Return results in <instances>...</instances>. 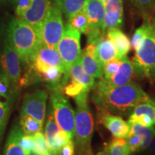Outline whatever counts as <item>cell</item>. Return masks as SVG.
Returning a JSON list of instances; mask_svg holds the SVG:
<instances>
[{"label":"cell","mask_w":155,"mask_h":155,"mask_svg":"<svg viewBox=\"0 0 155 155\" xmlns=\"http://www.w3.org/2000/svg\"><path fill=\"white\" fill-rule=\"evenodd\" d=\"M92 101L98 111V116L109 113L114 115H130L136 106L149 98L136 83L112 87L104 78L95 83Z\"/></svg>","instance_id":"1"},{"label":"cell","mask_w":155,"mask_h":155,"mask_svg":"<svg viewBox=\"0 0 155 155\" xmlns=\"http://www.w3.org/2000/svg\"><path fill=\"white\" fill-rule=\"evenodd\" d=\"M7 41L17 52L22 62L30 65L42 45L40 32L19 18H12L9 22Z\"/></svg>","instance_id":"2"},{"label":"cell","mask_w":155,"mask_h":155,"mask_svg":"<svg viewBox=\"0 0 155 155\" xmlns=\"http://www.w3.org/2000/svg\"><path fill=\"white\" fill-rule=\"evenodd\" d=\"M146 32L132 60L135 75L139 78L155 80V15L145 14Z\"/></svg>","instance_id":"3"},{"label":"cell","mask_w":155,"mask_h":155,"mask_svg":"<svg viewBox=\"0 0 155 155\" xmlns=\"http://www.w3.org/2000/svg\"><path fill=\"white\" fill-rule=\"evenodd\" d=\"M88 93L83 92L75 97L74 137L78 155H93L91 139L94 120L88 106Z\"/></svg>","instance_id":"4"},{"label":"cell","mask_w":155,"mask_h":155,"mask_svg":"<svg viewBox=\"0 0 155 155\" xmlns=\"http://www.w3.org/2000/svg\"><path fill=\"white\" fill-rule=\"evenodd\" d=\"M57 50L65 69V74L61 83L62 88H63L68 81L71 68L81 57V32L67 25L57 45Z\"/></svg>","instance_id":"5"},{"label":"cell","mask_w":155,"mask_h":155,"mask_svg":"<svg viewBox=\"0 0 155 155\" xmlns=\"http://www.w3.org/2000/svg\"><path fill=\"white\" fill-rule=\"evenodd\" d=\"M50 105L54 118L61 130L66 134L70 139L74 137L75 111L68 101L63 96L60 88H51Z\"/></svg>","instance_id":"6"},{"label":"cell","mask_w":155,"mask_h":155,"mask_svg":"<svg viewBox=\"0 0 155 155\" xmlns=\"http://www.w3.org/2000/svg\"><path fill=\"white\" fill-rule=\"evenodd\" d=\"M64 28L63 12L61 8L58 5H51L40 28L42 44L53 49H57Z\"/></svg>","instance_id":"7"},{"label":"cell","mask_w":155,"mask_h":155,"mask_svg":"<svg viewBox=\"0 0 155 155\" xmlns=\"http://www.w3.org/2000/svg\"><path fill=\"white\" fill-rule=\"evenodd\" d=\"M21 62L18 54L6 40L0 55V75L9 81L14 91L21 87L22 79Z\"/></svg>","instance_id":"8"},{"label":"cell","mask_w":155,"mask_h":155,"mask_svg":"<svg viewBox=\"0 0 155 155\" xmlns=\"http://www.w3.org/2000/svg\"><path fill=\"white\" fill-rule=\"evenodd\" d=\"M88 22V44H94L102 38V27L105 17V5L102 0H87L84 7Z\"/></svg>","instance_id":"9"},{"label":"cell","mask_w":155,"mask_h":155,"mask_svg":"<svg viewBox=\"0 0 155 155\" xmlns=\"http://www.w3.org/2000/svg\"><path fill=\"white\" fill-rule=\"evenodd\" d=\"M48 94L45 91L28 94L23 99L21 115L29 116L43 124L45 117Z\"/></svg>","instance_id":"10"},{"label":"cell","mask_w":155,"mask_h":155,"mask_svg":"<svg viewBox=\"0 0 155 155\" xmlns=\"http://www.w3.org/2000/svg\"><path fill=\"white\" fill-rule=\"evenodd\" d=\"M31 68L36 73L47 67L58 68L65 74V69L57 49H53L42 44L34 55L30 63Z\"/></svg>","instance_id":"11"},{"label":"cell","mask_w":155,"mask_h":155,"mask_svg":"<svg viewBox=\"0 0 155 155\" xmlns=\"http://www.w3.org/2000/svg\"><path fill=\"white\" fill-rule=\"evenodd\" d=\"M123 22V0H109L105 4V17L102 27L103 36H106L112 30L120 29Z\"/></svg>","instance_id":"12"},{"label":"cell","mask_w":155,"mask_h":155,"mask_svg":"<svg viewBox=\"0 0 155 155\" xmlns=\"http://www.w3.org/2000/svg\"><path fill=\"white\" fill-rule=\"evenodd\" d=\"M51 4L48 0H32L30 7L20 19L35 28L40 32V28Z\"/></svg>","instance_id":"13"},{"label":"cell","mask_w":155,"mask_h":155,"mask_svg":"<svg viewBox=\"0 0 155 155\" xmlns=\"http://www.w3.org/2000/svg\"><path fill=\"white\" fill-rule=\"evenodd\" d=\"M98 117L99 122L111 132L114 137L126 139L129 136L130 125L121 116L106 113L98 116Z\"/></svg>","instance_id":"14"},{"label":"cell","mask_w":155,"mask_h":155,"mask_svg":"<svg viewBox=\"0 0 155 155\" xmlns=\"http://www.w3.org/2000/svg\"><path fill=\"white\" fill-rule=\"evenodd\" d=\"M81 59L85 73L95 78H101L103 77L102 65L96 58V45L94 44H88L82 51Z\"/></svg>","instance_id":"15"},{"label":"cell","mask_w":155,"mask_h":155,"mask_svg":"<svg viewBox=\"0 0 155 155\" xmlns=\"http://www.w3.org/2000/svg\"><path fill=\"white\" fill-rule=\"evenodd\" d=\"M121 63L118 72L110 79H105L110 86L115 87L128 84L131 82L135 74L132 62L127 55L121 58Z\"/></svg>","instance_id":"16"},{"label":"cell","mask_w":155,"mask_h":155,"mask_svg":"<svg viewBox=\"0 0 155 155\" xmlns=\"http://www.w3.org/2000/svg\"><path fill=\"white\" fill-rule=\"evenodd\" d=\"M106 37L113 42L116 50V58L121 59L124 57L130 51L131 41L120 29L112 30L106 34Z\"/></svg>","instance_id":"17"},{"label":"cell","mask_w":155,"mask_h":155,"mask_svg":"<svg viewBox=\"0 0 155 155\" xmlns=\"http://www.w3.org/2000/svg\"><path fill=\"white\" fill-rule=\"evenodd\" d=\"M96 55L101 65L116 58V50L113 42L106 36L101 38L96 42Z\"/></svg>","instance_id":"18"},{"label":"cell","mask_w":155,"mask_h":155,"mask_svg":"<svg viewBox=\"0 0 155 155\" xmlns=\"http://www.w3.org/2000/svg\"><path fill=\"white\" fill-rule=\"evenodd\" d=\"M23 132L19 126L12 129L6 142L4 155H28L19 144V139Z\"/></svg>","instance_id":"19"},{"label":"cell","mask_w":155,"mask_h":155,"mask_svg":"<svg viewBox=\"0 0 155 155\" xmlns=\"http://www.w3.org/2000/svg\"><path fill=\"white\" fill-rule=\"evenodd\" d=\"M40 78L48 83V88H60L63 90L61 83L64 73L61 69L55 67H47L37 73Z\"/></svg>","instance_id":"20"},{"label":"cell","mask_w":155,"mask_h":155,"mask_svg":"<svg viewBox=\"0 0 155 155\" xmlns=\"http://www.w3.org/2000/svg\"><path fill=\"white\" fill-rule=\"evenodd\" d=\"M87 0H59L58 6L68 20L84 9Z\"/></svg>","instance_id":"21"},{"label":"cell","mask_w":155,"mask_h":155,"mask_svg":"<svg viewBox=\"0 0 155 155\" xmlns=\"http://www.w3.org/2000/svg\"><path fill=\"white\" fill-rule=\"evenodd\" d=\"M155 134V128L152 127H144L138 124H135L130 126V131L129 136L132 134L140 135L142 137V143L140 148V151L144 150L147 148L150 144L151 139Z\"/></svg>","instance_id":"22"},{"label":"cell","mask_w":155,"mask_h":155,"mask_svg":"<svg viewBox=\"0 0 155 155\" xmlns=\"http://www.w3.org/2000/svg\"><path fill=\"white\" fill-rule=\"evenodd\" d=\"M12 99V96L0 94V141L2 139L4 131L10 114Z\"/></svg>","instance_id":"23"},{"label":"cell","mask_w":155,"mask_h":155,"mask_svg":"<svg viewBox=\"0 0 155 155\" xmlns=\"http://www.w3.org/2000/svg\"><path fill=\"white\" fill-rule=\"evenodd\" d=\"M104 149L108 155H132L124 138L114 137Z\"/></svg>","instance_id":"24"},{"label":"cell","mask_w":155,"mask_h":155,"mask_svg":"<svg viewBox=\"0 0 155 155\" xmlns=\"http://www.w3.org/2000/svg\"><path fill=\"white\" fill-rule=\"evenodd\" d=\"M42 125L41 123L29 116H20V127L22 132L25 135L33 136L35 134L42 131Z\"/></svg>","instance_id":"25"},{"label":"cell","mask_w":155,"mask_h":155,"mask_svg":"<svg viewBox=\"0 0 155 155\" xmlns=\"http://www.w3.org/2000/svg\"><path fill=\"white\" fill-rule=\"evenodd\" d=\"M131 114L149 116L153 120L155 124V99L149 97L147 100L136 106Z\"/></svg>","instance_id":"26"},{"label":"cell","mask_w":155,"mask_h":155,"mask_svg":"<svg viewBox=\"0 0 155 155\" xmlns=\"http://www.w3.org/2000/svg\"><path fill=\"white\" fill-rule=\"evenodd\" d=\"M34 139V149L32 151L33 155H53L46 139L45 136L42 131L32 136Z\"/></svg>","instance_id":"27"},{"label":"cell","mask_w":155,"mask_h":155,"mask_svg":"<svg viewBox=\"0 0 155 155\" xmlns=\"http://www.w3.org/2000/svg\"><path fill=\"white\" fill-rule=\"evenodd\" d=\"M71 28L81 32L86 35L88 31V22L86 14L84 10L79 12L78 13L71 17L68 20V24Z\"/></svg>","instance_id":"28"},{"label":"cell","mask_w":155,"mask_h":155,"mask_svg":"<svg viewBox=\"0 0 155 155\" xmlns=\"http://www.w3.org/2000/svg\"><path fill=\"white\" fill-rule=\"evenodd\" d=\"M63 91L65 95L70 97L75 98L78 95H79L83 92H89L90 91L83 83L77 82V81H71L69 83L65 85L63 88Z\"/></svg>","instance_id":"29"},{"label":"cell","mask_w":155,"mask_h":155,"mask_svg":"<svg viewBox=\"0 0 155 155\" xmlns=\"http://www.w3.org/2000/svg\"><path fill=\"white\" fill-rule=\"evenodd\" d=\"M121 63V59L115 58V59L106 62V63L102 65L103 75H104V77L102 78H104L106 80H108L113 77L119 71Z\"/></svg>","instance_id":"30"},{"label":"cell","mask_w":155,"mask_h":155,"mask_svg":"<svg viewBox=\"0 0 155 155\" xmlns=\"http://www.w3.org/2000/svg\"><path fill=\"white\" fill-rule=\"evenodd\" d=\"M129 2L136 9L145 12L144 15L155 7V0H129Z\"/></svg>","instance_id":"31"},{"label":"cell","mask_w":155,"mask_h":155,"mask_svg":"<svg viewBox=\"0 0 155 155\" xmlns=\"http://www.w3.org/2000/svg\"><path fill=\"white\" fill-rule=\"evenodd\" d=\"M126 140L131 154L140 151L141 143H142V137L140 135H129L126 138Z\"/></svg>","instance_id":"32"},{"label":"cell","mask_w":155,"mask_h":155,"mask_svg":"<svg viewBox=\"0 0 155 155\" xmlns=\"http://www.w3.org/2000/svg\"><path fill=\"white\" fill-rule=\"evenodd\" d=\"M145 32H146V25H145V23L143 22L142 25L139 28H137L134 33L133 34L131 41V47H132L133 49L136 50L139 47V44H140L141 41L145 35Z\"/></svg>","instance_id":"33"},{"label":"cell","mask_w":155,"mask_h":155,"mask_svg":"<svg viewBox=\"0 0 155 155\" xmlns=\"http://www.w3.org/2000/svg\"><path fill=\"white\" fill-rule=\"evenodd\" d=\"M19 144L27 154L30 155L32 153L34 149L35 144L33 137L30 135H25L23 134L19 139Z\"/></svg>","instance_id":"34"},{"label":"cell","mask_w":155,"mask_h":155,"mask_svg":"<svg viewBox=\"0 0 155 155\" xmlns=\"http://www.w3.org/2000/svg\"><path fill=\"white\" fill-rule=\"evenodd\" d=\"M15 1L16 2L15 13H16L17 18H20L30 7L32 0H15Z\"/></svg>","instance_id":"35"},{"label":"cell","mask_w":155,"mask_h":155,"mask_svg":"<svg viewBox=\"0 0 155 155\" xmlns=\"http://www.w3.org/2000/svg\"><path fill=\"white\" fill-rule=\"evenodd\" d=\"M75 144L73 139H71L65 144L61 151V155H74Z\"/></svg>","instance_id":"36"},{"label":"cell","mask_w":155,"mask_h":155,"mask_svg":"<svg viewBox=\"0 0 155 155\" xmlns=\"http://www.w3.org/2000/svg\"><path fill=\"white\" fill-rule=\"evenodd\" d=\"M149 147H150L151 152L155 153V134L152 137V139H151L150 144H149Z\"/></svg>","instance_id":"37"},{"label":"cell","mask_w":155,"mask_h":155,"mask_svg":"<svg viewBox=\"0 0 155 155\" xmlns=\"http://www.w3.org/2000/svg\"><path fill=\"white\" fill-rule=\"evenodd\" d=\"M50 2V3L51 4V5H55L58 6V2H59V0H48Z\"/></svg>","instance_id":"38"},{"label":"cell","mask_w":155,"mask_h":155,"mask_svg":"<svg viewBox=\"0 0 155 155\" xmlns=\"http://www.w3.org/2000/svg\"><path fill=\"white\" fill-rule=\"evenodd\" d=\"M95 155H108V154H107V152H106V151L105 149H104V150L101 151V152H99L98 153H97V154H95Z\"/></svg>","instance_id":"39"},{"label":"cell","mask_w":155,"mask_h":155,"mask_svg":"<svg viewBox=\"0 0 155 155\" xmlns=\"http://www.w3.org/2000/svg\"><path fill=\"white\" fill-rule=\"evenodd\" d=\"M102 1H103V2H104V5H105V4H106V2H108V1H109V0H102Z\"/></svg>","instance_id":"40"}]
</instances>
